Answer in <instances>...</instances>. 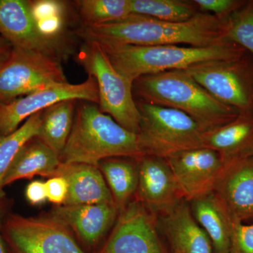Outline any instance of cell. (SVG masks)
<instances>
[{"instance_id":"836d02e7","label":"cell","mask_w":253,"mask_h":253,"mask_svg":"<svg viewBox=\"0 0 253 253\" xmlns=\"http://www.w3.org/2000/svg\"><path fill=\"white\" fill-rule=\"evenodd\" d=\"M5 212H6V204L4 198L0 199V253H8L4 239H3L2 234H1V227H2L3 221Z\"/></svg>"},{"instance_id":"ba28073f","label":"cell","mask_w":253,"mask_h":253,"mask_svg":"<svg viewBox=\"0 0 253 253\" xmlns=\"http://www.w3.org/2000/svg\"><path fill=\"white\" fill-rule=\"evenodd\" d=\"M66 83L59 59L14 48L9 59L0 68V104Z\"/></svg>"},{"instance_id":"52a82bcc","label":"cell","mask_w":253,"mask_h":253,"mask_svg":"<svg viewBox=\"0 0 253 253\" xmlns=\"http://www.w3.org/2000/svg\"><path fill=\"white\" fill-rule=\"evenodd\" d=\"M1 234L8 253H86L71 231L49 215L9 214L3 221Z\"/></svg>"},{"instance_id":"f1b7e54d","label":"cell","mask_w":253,"mask_h":253,"mask_svg":"<svg viewBox=\"0 0 253 253\" xmlns=\"http://www.w3.org/2000/svg\"><path fill=\"white\" fill-rule=\"evenodd\" d=\"M230 253H253V224L233 218Z\"/></svg>"},{"instance_id":"4316f807","label":"cell","mask_w":253,"mask_h":253,"mask_svg":"<svg viewBox=\"0 0 253 253\" xmlns=\"http://www.w3.org/2000/svg\"><path fill=\"white\" fill-rule=\"evenodd\" d=\"M84 25L119 22L130 17L131 0H80L76 1Z\"/></svg>"},{"instance_id":"cb8c5ba5","label":"cell","mask_w":253,"mask_h":253,"mask_svg":"<svg viewBox=\"0 0 253 253\" xmlns=\"http://www.w3.org/2000/svg\"><path fill=\"white\" fill-rule=\"evenodd\" d=\"M42 112L32 116L11 134L0 136V199L4 198L3 181L5 176L16 156L39 134Z\"/></svg>"},{"instance_id":"5b68a950","label":"cell","mask_w":253,"mask_h":253,"mask_svg":"<svg viewBox=\"0 0 253 253\" xmlns=\"http://www.w3.org/2000/svg\"><path fill=\"white\" fill-rule=\"evenodd\" d=\"M136 105L141 114L139 136L145 155L166 159L204 147L207 130L188 115L141 101Z\"/></svg>"},{"instance_id":"83f0119b","label":"cell","mask_w":253,"mask_h":253,"mask_svg":"<svg viewBox=\"0 0 253 253\" xmlns=\"http://www.w3.org/2000/svg\"><path fill=\"white\" fill-rule=\"evenodd\" d=\"M225 38L253 54V3L227 18Z\"/></svg>"},{"instance_id":"5bb4252c","label":"cell","mask_w":253,"mask_h":253,"mask_svg":"<svg viewBox=\"0 0 253 253\" xmlns=\"http://www.w3.org/2000/svg\"><path fill=\"white\" fill-rule=\"evenodd\" d=\"M213 192L234 219L253 218V151L224 161Z\"/></svg>"},{"instance_id":"d6986e66","label":"cell","mask_w":253,"mask_h":253,"mask_svg":"<svg viewBox=\"0 0 253 253\" xmlns=\"http://www.w3.org/2000/svg\"><path fill=\"white\" fill-rule=\"evenodd\" d=\"M191 212L211 239L214 253H230L233 217L214 192L191 201Z\"/></svg>"},{"instance_id":"9a60e30c","label":"cell","mask_w":253,"mask_h":253,"mask_svg":"<svg viewBox=\"0 0 253 253\" xmlns=\"http://www.w3.org/2000/svg\"><path fill=\"white\" fill-rule=\"evenodd\" d=\"M0 36L14 48L57 59L61 56L60 43L47 41L40 34L26 0H0Z\"/></svg>"},{"instance_id":"d6a6232c","label":"cell","mask_w":253,"mask_h":253,"mask_svg":"<svg viewBox=\"0 0 253 253\" xmlns=\"http://www.w3.org/2000/svg\"><path fill=\"white\" fill-rule=\"evenodd\" d=\"M13 47L9 42L0 36V68L4 66L5 63L9 59L12 53Z\"/></svg>"},{"instance_id":"44dd1931","label":"cell","mask_w":253,"mask_h":253,"mask_svg":"<svg viewBox=\"0 0 253 253\" xmlns=\"http://www.w3.org/2000/svg\"><path fill=\"white\" fill-rule=\"evenodd\" d=\"M61 163L60 157L39 138H33L16 156L3 181V187L21 179L50 177Z\"/></svg>"},{"instance_id":"7402d4cb","label":"cell","mask_w":253,"mask_h":253,"mask_svg":"<svg viewBox=\"0 0 253 253\" xmlns=\"http://www.w3.org/2000/svg\"><path fill=\"white\" fill-rule=\"evenodd\" d=\"M98 168L104 176L119 213L130 203L131 197L137 191L138 163L122 158H112L101 161Z\"/></svg>"},{"instance_id":"603a6c76","label":"cell","mask_w":253,"mask_h":253,"mask_svg":"<svg viewBox=\"0 0 253 253\" xmlns=\"http://www.w3.org/2000/svg\"><path fill=\"white\" fill-rule=\"evenodd\" d=\"M77 100L60 101L47 109L42 114L39 138L58 156L66 146L74 123Z\"/></svg>"},{"instance_id":"1f68e13d","label":"cell","mask_w":253,"mask_h":253,"mask_svg":"<svg viewBox=\"0 0 253 253\" xmlns=\"http://www.w3.org/2000/svg\"><path fill=\"white\" fill-rule=\"evenodd\" d=\"M26 200L32 206H41L47 201L45 182L34 180L28 184L25 191Z\"/></svg>"},{"instance_id":"3957f363","label":"cell","mask_w":253,"mask_h":253,"mask_svg":"<svg viewBox=\"0 0 253 253\" xmlns=\"http://www.w3.org/2000/svg\"><path fill=\"white\" fill-rule=\"evenodd\" d=\"M133 91L143 102L185 113L207 131L231 122L241 115L214 99L184 71L141 76L133 83Z\"/></svg>"},{"instance_id":"e0dca14e","label":"cell","mask_w":253,"mask_h":253,"mask_svg":"<svg viewBox=\"0 0 253 253\" xmlns=\"http://www.w3.org/2000/svg\"><path fill=\"white\" fill-rule=\"evenodd\" d=\"M55 176H62L68 183V196L63 205L114 204L98 166L61 162L50 177Z\"/></svg>"},{"instance_id":"d4e9b609","label":"cell","mask_w":253,"mask_h":253,"mask_svg":"<svg viewBox=\"0 0 253 253\" xmlns=\"http://www.w3.org/2000/svg\"><path fill=\"white\" fill-rule=\"evenodd\" d=\"M28 1L32 17L40 34L47 41L61 42L67 18L66 3L57 0Z\"/></svg>"},{"instance_id":"ffe728a7","label":"cell","mask_w":253,"mask_h":253,"mask_svg":"<svg viewBox=\"0 0 253 253\" xmlns=\"http://www.w3.org/2000/svg\"><path fill=\"white\" fill-rule=\"evenodd\" d=\"M204 147L215 151L224 161L253 151V115L241 114L231 122L206 131Z\"/></svg>"},{"instance_id":"f546056e","label":"cell","mask_w":253,"mask_h":253,"mask_svg":"<svg viewBox=\"0 0 253 253\" xmlns=\"http://www.w3.org/2000/svg\"><path fill=\"white\" fill-rule=\"evenodd\" d=\"M193 2L204 12H211L221 18H226L240 4V1L234 0H194Z\"/></svg>"},{"instance_id":"484cf974","label":"cell","mask_w":253,"mask_h":253,"mask_svg":"<svg viewBox=\"0 0 253 253\" xmlns=\"http://www.w3.org/2000/svg\"><path fill=\"white\" fill-rule=\"evenodd\" d=\"M131 11L134 14L173 23L189 21L199 13L194 2L180 0H131Z\"/></svg>"},{"instance_id":"7c38bea8","label":"cell","mask_w":253,"mask_h":253,"mask_svg":"<svg viewBox=\"0 0 253 253\" xmlns=\"http://www.w3.org/2000/svg\"><path fill=\"white\" fill-rule=\"evenodd\" d=\"M183 198L192 201L214 191L224 161L208 148L183 151L166 158Z\"/></svg>"},{"instance_id":"2e32d148","label":"cell","mask_w":253,"mask_h":253,"mask_svg":"<svg viewBox=\"0 0 253 253\" xmlns=\"http://www.w3.org/2000/svg\"><path fill=\"white\" fill-rule=\"evenodd\" d=\"M74 234L83 245L94 249L116 222L118 211L114 204L56 206L49 213Z\"/></svg>"},{"instance_id":"4fadbf2b","label":"cell","mask_w":253,"mask_h":253,"mask_svg":"<svg viewBox=\"0 0 253 253\" xmlns=\"http://www.w3.org/2000/svg\"><path fill=\"white\" fill-rule=\"evenodd\" d=\"M138 161V201L152 214L170 212L181 204L183 196L167 161L149 155Z\"/></svg>"},{"instance_id":"7a4b0ae2","label":"cell","mask_w":253,"mask_h":253,"mask_svg":"<svg viewBox=\"0 0 253 253\" xmlns=\"http://www.w3.org/2000/svg\"><path fill=\"white\" fill-rule=\"evenodd\" d=\"M145 156L139 134L125 129L94 103L82 101L76 108L71 134L60 156L63 163L98 166L108 158Z\"/></svg>"},{"instance_id":"30bf717a","label":"cell","mask_w":253,"mask_h":253,"mask_svg":"<svg viewBox=\"0 0 253 253\" xmlns=\"http://www.w3.org/2000/svg\"><path fill=\"white\" fill-rule=\"evenodd\" d=\"M70 99L99 104V91L94 78L89 76L80 84L68 82L0 104V136L11 134L36 113Z\"/></svg>"},{"instance_id":"9c48e42d","label":"cell","mask_w":253,"mask_h":253,"mask_svg":"<svg viewBox=\"0 0 253 253\" xmlns=\"http://www.w3.org/2000/svg\"><path fill=\"white\" fill-rule=\"evenodd\" d=\"M183 71L219 102L241 114H252L253 83L240 60L208 61Z\"/></svg>"},{"instance_id":"8fae6325","label":"cell","mask_w":253,"mask_h":253,"mask_svg":"<svg viewBox=\"0 0 253 253\" xmlns=\"http://www.w3.org/2000/svg\"><path fill=\"white\" fill-rule=\"evenodd\" d=\"M115 223L97 253H166L158 238L154 214L138 200L118 213Z\"/></svg>"},{"instance_id":"6da1fadb","label":"cell","mask_w":253,"mask_h":253,"mask_svg":"<svg viewBox=\"0 0 253 253\" xmlns=\"http://www.w3.org/2000/svg\"><path fill=\"white\" fill-rule=\"evenodd\" d=\"M227 17L198 13L181 23L159 21L133 14L119 22L83 25L77 34L86 42L121 45L160 46L189 44L194 47L216 45L226 42Z\"/></svg>"},{"instance_id":"ac0fdd59","label":"cell","mask_w":253,"mask_h":253,"mask_svg":"<svg viewBox=\"0 0 253 253\" xmlns=\"http://www.w3.org/2000/svg\"><path fill=\"white\" fill-rule=\"evenodd\" d=\"M161 223L172 253H213L211 239L184 203L162 215Z\"/></svg>"},{"instance_id":"277c9868","label":"cell","mask_w":253,"mask_h":253,"mask_svg":"<svg viewBox=\"0 0 253 253\" xmlns=\"http://www.w3.org/2000/svg\"><path fill=\"white\" fill-rule=\"evenodd\" d=\"M98 44L118 72L133 83L146 75L183 71L201 63L236 61L244 54L242 47L229 41L204 47Z\"/></svg>"},{"instance_id":"8992f818","label":"cell","mask_w":253,"mask_h":253,"mask_svg":"<svg viewBox=\"0 0 253 253\" xmlns=\"http://www.w3.org/2000/svg\"><path fill=\"white\" fill-rule=\"evenodd\" d=\"M77 59L96 82L101 112L125 129L139 134L141 114L133 96L132 82L118 72L96 43L86 42Z\"/></svg>"},{"instance_id":"4dcf8cb0","label":"cell","mask_w":253,"mask_h":253,"mask_svg":"<svg viewBox=\"0 0 253 253\" xmlns=\"http://www.w3.org/2000/svg\"><path fill=\"white\" fill-rule=\"evenodd\" d=\"M47 201L56 206H63L67 198V181L62 176L50 177L45 182Z\"/></svg>"}]
</instances>
